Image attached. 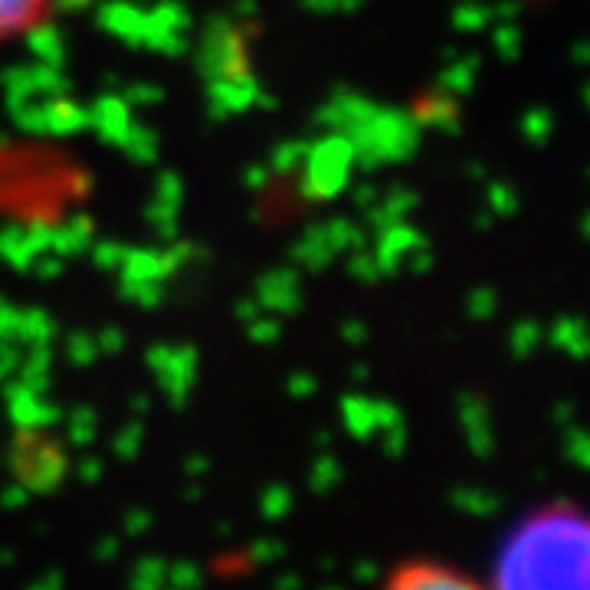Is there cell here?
I'll return each mask as SVG.
<instances>
[{
    "instance_id": "35",
    "label": "cell",
    "mask_w": 590,
    "mask_h": 590,
    "mask_svg": "<svg viewBox=\"0 0 590 590\" xmlns=\"http://www.w3.org/2000/svg\"><path fill=\"white\" fill-rule=\"evenodd\" d=\"M279 332H282L279 322L269 315H256L253 322H246V335H250V341H256V345H273Z\"/></svg>"
},
{
    "instance_id": "31",
    "label": "cell",
    "mask_w": 590,
    "mask_h": 590,
    "mask_svg": "<svg viewBox=\"0 0 590 590\" xmlns=\"http://www.w3.org/2000/svg\"><path fill=\"white\" fill-rule=\"evenodd\" d=\"M168 584L177 590H194L204 584V571H200V564H194V561L168 564Z\"/></svg>"
},
{
    "instance_id": "32",
    "label": "cell",
    "mask_w": 590,
    "mask_h": 590,
    "mask_svg": "<svg viewBox=\"0 0 590 590\" xmlns=\"http://www.w3.org/2000/svg\"><path fill=\"white\" fill-rule=\"evenodd\" d=\"M309 479H312V489H318V492L335 489L338 482H341V466H338V459H332V456H318Z\"/></svg>"
},
{
    "instance_id": "23",
    "label": "cell",
    "mask_w": 590,
    "mask_h": 590,
    "mask_svg": "<svg viewBox=\"0 0 590 590\" xmlns=\"http://www.w3.org/2000/svg\"><path fill=\"white\" fill-rule=\"evenodd\" d=\"M122 151L135 164H155L158 161V135L151 132L148 125H138L135 122L132 132H128L125 141H122Z\"/></svg>"
},
{
    "instance_id": "48",
    "label": "cell",
    "mask_w": 590,
    "mask_h": 590,
    "mask_svg": "<svg viewBox=\"0 0 590 590\" xmlns=\"http://www.w3.org/2000/svg\"><path fill=\"white\" fill-rule=\"evenodd\" d=\"M115 554H118V538H105L102 545H99V551H96V558H99V561H102V558L112 561Z\"/></svg>"
},
{
    "instance_id": "11",
    "label": "cell",
    "mask_w": 590,
    "mask_h": 590,
    "mask_svg": "<svg viewBox=\"0 0 590 590\" xmlns=\"http://www.w3.org/2000/svg\"><path fill=\"white\" fill-rule=\"evenodd\" d=\"M394 584L407 590H459V587H476L479 581L456 568H446L440 561H420V564H407L394 577Z\"/></svg>"
},
{
    "instance_id": "2",
    "label": "cell",
    "mask_w": 590,
    "mask_h": 590,
    "mask_svg": "<svg viewBox=\"0 0 590 590\" xmlns=\"http://www.w3.org/2000/svg\"><path fill=\"white\" fill-rule=\"evenodd\" d=\"M354 145V164L361 168H381L387 161H404L420 145V118L407 112H391L374 105L371 115L348 132Z\"/></svg>"
},
{
    "instance_id": "30",
    "label": "cell",
    "mask_w": 590,
    "mask_h": 590,
    "mask_svg": "<svg viewBox=\"0 0 590 590\" xmlns=\"http://www.w3.org/2000/svg\"><path fill=\"white\" fill-rule=\"evenodd\" d=\"M259 509H263L269 522H279V518H286L292 509V492L286 486H269L263 492V499H259Z\"/></svg>"
},
{
    "instance_id": "16",
    "label": "cell",
    "mask_w": 590,
    "mask_h": 590,
    "mask_svg": "<svg viewBox=\"0 0 590 590\" xmlns=\"http://www.w3.org/2000/svg\"><path fill=\"white\" fill-rule=\"evenodd\" d=\"M27 46H30L33 63L59 66V69L66 66V37H63V30L53 27V23H30Z\"/></svg>"
},
{
    "instance_id": "43",
    "label": "cell",
    "mask_w": 590,
    "mask_h": 590,
    "mask_svg": "<svg viewBox=\"0 0 590 590\" xmlns=\"http://www.w3.org/2000/svg\"><path fill=\"white\" fill-rule=\"evenodd\" d=\"M56 14H82V10L92 7V0H50Z\"/></svg>"
},
{
    "instance_id": "1",
    "label": "cell",
    "mask_w": 590,
    "mask_h": 590,
    "mask_svg": "<svg viewBox=\"0 0 590 590\" xmlns=\"http://www.w3.org/2000/svg\"><path fill=\"white\" fill-rule=\"evenodd\" d=\"M499 587H590V512L551 502L518 525L495 558Z\"/></svg>"
},
{
    "instance_id": "38",
    "label": "cell",
    "mask_w": 590,
    "mask_h": 590,
    "mask_svg": "<svg viewBox=\"0 0 590 590\" xmlns=\"http://www.w3.org/2000/svg\"><path fill=\"white\" fill-rule=\"evenodd\" d=\"M250 558L256 564H276L282 558V545L276 538H263V541H256V545L250 548Z\"/></svg>"
},
{
    "instance_id": "19",
    "label": "cell",
    "mask_w": 590,
    "mask_h": 590,
    "mask_svg": "<svg viewBox=\"0 0 590 590\" xmlns=\"http://www.w3.org/2000/svg\"><path fill=\"white\" fill-rule=\"evenodd\" d=\"M341 420H345V427H348L351 436L368 440V436L377 433V400L348 397L345 404H341Z\"/></svg>"
},
{
    "instance_id": "6",
    "label": "cell",
    "mask_w": 590,
    "mask_h": 590,
    "mask_svg": "<svg viewBox=\"0 0 590 590\" xmlns=\"http://www.w3.org/2000/svg\"><path fill=\"white\" fill-rule=\"evenodd\" d=\"M256 102H263V89H259V82L246 73V69H233V73L210 79L207 109L214 118L243 115L246 109H253Z\"/></svg>"
},
{
    "instance_id": "39",
    "label": "cell",
    "mask_w": 590,
    "mask_h": 590,
    "mask_svg": "<svg viewBox=\"0 0 590 590\" xmlns=\"http://www.w3.org/2000/svg\"><path fill=\"white\" fill-rule=\"evenodd\" d=\"M27 502H30V489L23 486V482H14V486H7L4 492H0V505H4L7 512H17Z\"/></svg>"
},
{
    "instance_id": "9",
    "label": "cell",
    "mask_w": 590,
    "mask_h": 590,
    "mask_svg": "<svg viewBox=\"0 0 590 590\" xmlns=\"http://www.w3.org/2000/svg\"><path fill=\"white\" fill-rule=\"evenodd\" d=\"M99 27L109 33V37L122 40L128 46H145L148 10L132 4V0H109L105 7H99Z\"/></svg>"
},
{
    "instance_id": "47",
    "label": "cell",
    "mask_w": 590,
    "mask_h": 590,
    "mask_svg": "<svg viewBox=\"0 0 590 590\" xmlns=\"http://www.w3.org/2000/svg\"><path fill=\"white\" fill-rule=\"evenodd\" d=\"M269 177H273V171H269V168H259V164H256V168L246 171V184H250V187H266Z\"/></svg>"
},
{
    "instance_id": "21",
    "label": "cell",
    "mask_w": 590,
    "mask_h": 590,
    "mask_svg": "<svg viewBox=\"0 0 590 590\" xmlns=\"http://www.w3.org/2000/svg\"><path fill=\"white\" fill-rule=\"evenodd\" d=\"M46 0H0V33L27 30Z\"/></svg>"
},
{
    "instance_id": "34",
    "label": "cell",
    "mask_w": 590,
    "mask_h": 590,
    "mask_svg": "<svg viewBox=\"0 0 590 590\" xmlns=\"http://www.w3.org/2000/svg\"><path fill=\"white\" fill-rule=\"evenodd\" d=\"M348 273L361 282H371L381 276V269H377V259L374 253H368V246H358V250L348 253Z\"/></svg>"
},
{
    "instance_id": "3",
    "label": "cell",
    "mask_w": 590,
    "mask_h": 590,
    "mask_svg": "<svg viewBox=\"0 0 590 590\" xmlns=\"http://www.w3.org/2000/svg\"><path fill=\"white\" fill-rule=\"evenodd\" d=\"M354 171V145L348 135L328 132L322 141H312L299 168V184L305 197L328 200L341 194Z\"/></svg>"
},
{
    "instance_id": "42",
    "label": "cell",
    "mask_w": 590,
    "mask_h": 590,
    "mask_svg": "<svg viewBox=\"0 0 590 590\" xmlns=\"http://www.w3.org/2000/svg\"><path fill=\"white\" fill-rule=\"evenodd\" d=\"M102 472H105V463L99 456H89V459H82L79 463V476H82L86 486H96V482L102 479Z\"/></svg>"
},
{
    "instance_id": "25",
    "label": "cell",
    "mask_w": 590,
    "mask_h": 590,
    "mask_svg": "<svg viewBox=\"0 0 590 590\" xmlns=\"http://www.w3.org/2000/svg\"><path fill=\"white\" fill-rule=\"evenodd\" d=\"M305 151H309L305 141H282V145L273 151V158H269L266 168L273 174H299L302 161H305Z\"/></svg>"
},
{
    "instance_id": "41",
    "label": "cell",
    "mask_w": 590,
    "mask_h": 590,
    "mask_svg": "<svg viewBox=\"0 0 590 590\" xmlns=\"http://www.w3.org/2000/svg\"><path fill=\"white\" fill-rule=\"evenodd\" d=\"M286 387H289L292 397H312L318 391V381L312 374H292Z\"/></svg>"
},
{
    "instance_id": "37",
    "label": "cell",
    "mask_w": 590,
    "mask_h": 590,
    "mask_svg": "<svg viewBox=\"0 0 590 590\" xmlns=\"http://www.w3.org/2000/svg\"><path fill=\"white\" fill-rule=\"evenodd\" d=\"M302 4L312 14H354L364 0H302Z\"/></svg>"
},
{
    "instance_id": "20",
    "label": "cell",
    "mask_w": 590,
    "mask_h": 590,
    "mask_svg": "<svg viewBox=\"0 0 590 590\" xmlns=\"http://www.w3.org/2000/svg\"><path fill=\"white\" fill-rule=\"evenodd\" d=\"M56 322L43 309H27L17 315V345H53Z\"/></svg>"
},
{
    "instance_id": "17",
    "label": "cell",
    "mask_w": 590,
    "mask_h": 590,
    "mask_svg": "<svg viewBox=\"0 0 590 590\" xmlns=\"http://www.w3.org/2000/svg\"><path fill=\"white\" fill-rule=\"evenodd\" d=\"M292 256H295V263L305 266V269H325L332 259L338 256L335 253V246L332 240H328V230H325V223L322 227H312V230H305L299 236V243L292 246Z\"/></svg>"
},
{
    "instance_id": "44",
    "label": "cell",
    "mask_w": 590,
    "mask_h": 590,
    "mask_svg": "<svg viewBox=\"0 0 590 590\" xmlns=\"http://www.w3.org/2000/svg\"><path fill=\"white\" fill-rule=\"evenodd\" d=\"M236 315H240L246 325V322H253L256 315H263V305H259V299H243V302H236Z\"/></svg>"
},
{
    "instance_id": "22",
    "label": "cell",
    "mask_w": 590,
    "mask_h": 590,
    "mask_svg": "<svg viewBox=\"0 0 590 590\" xmlns=\"http://www.w3.org/2000/svg\"><path fill=\"white\" fill-rule=\"evenodd\" d=\"M118 292L125 302H135L138 309H155L164 299V286L158 279H125L118 276Z\"/></svg>"
},
{
    "instance_id": "10",
    "label": "cell",
    "mask_w": 590,
    "mask_h": 590,
    "mask_svg": "<svg viewBox=\"0 0 590 590\" xmlns=\"http://www.w3.org/2000/svg\"><path fill=\"white\" fill-rule=\"evenodd\" d=\"M89 128H96V135L112 148H122L125 135L132 132L135 118H132V105L122 96H102L89 105Z\"/></svg>"
},
{
    "instance_id": "13",
    "label": "cell",
    "mask_w": 590,
    "mask_h": 590,
    "mask_svg": "<svg viewBox=\"0 0 590 590\" xmlns=\"http://www.w3.org/2000/svg\"><path fill=\"white\" fill-rule=\"evenodd\" d=\"M417 246H420V236L413 233L404 220L381 227V236H377V250H374V259H377V269H381V276L397 273L400 263H404V256H413V250H417Z\"/></svg>"
},
{
    "instance_id": "33",
    "label": "cell",
    "mask_w": 590,
    "mask_h": 590,
    "mask_svg": "<svg viewBox=\"0 0 590 590\" xmlns=\"http://www.w3.org/2000/svg\"><path fill=\"white\" fill-rule=\"evenodd\" d=\"M89 253H92V259H96L99 269H112V273H118V269H122V263H125V256H128V246L115 243V240H109V243H92Z\"/></svg>"
},
{
    "instance_id": "29",
    "label": "cell",
    "mask_w": 590,
    "mask_h": 590,
    "mask_svg": "<svg viewBox=\"0 0 590 590\" xmlns=\"http://www.w3.org/2000/svg\"><path fill=\"white\" fill-rule=\"evenodd\" d=\"M141 440H145V430H141V423H128V427H122V430L115 433L112 453L122 459V463H132V459L138 456V450H141Z\"/></svg>"
},
{
    "instance_id": "26",
    "label": "cell",
    "mask_w": 590,
    "mask_h": 590,
    "mask_svg": "<svg viewBox=\"0 0 590 590\" xmlns=\"http://www.w3.org/2000/svg\"><path fill=\"white\" fill-rule=\"evenodd\" d=\"M128 581H132V587H138V590H158L161 584H168V564H164L161 558H145L135 564V571Z\"/></svg>"
},
{
    "instance_id": "36",
    "label": "cell",
    "mask_w": 590,
    "mask_h": 590,
    "mask_svg": "<svg viewBox=\"0 0 590 590\" xmlns=\"http://www.w3.org/2000/svg\"><path fill=\"white\" fill-rule=\"evenodd\" d=\"M128 105H155L164 99V89L161 86H151V82H135V86H128L125 89V96H122Z\"/></svg>"
},
{
    "instance_id": "7",
    "label": "cell",
    "mask_w": 590,
    "mask_h": 590,
    "mask_svg": "<svg viewBox=\"0 0 590 590\" xmlns=\"http://www.w3.org/2000/svg\"><path fill=\"white\" fill-rule=\"evenodd\" d=\"M53 250V227L50 223H10L0 230V259L14 266L17 273H30L33 259Z\"/></svg>"
},
{
    "instance_id": "24",
    "label": "cell",
    "mask_w": 590,
    "mask_h": 590,
    "mask_svg": "<svg viewBox=\"0 0 590 590\" xmlns=\"http://www.w3.org/2000/svg\"><path fill=\"white\" fill-rule=\"evenodd\" d=\"M99 433V420L89 407H79L66 417V440L73 446H89Z\"/></svg>"
},
{
    "instance_id": "46",
    "label": "cell",
    "mask_w": 590,
    "mask_h": 590,
    "mask_svg": "<svg viewBox=\"0 0 590 590\" xmlns=\"http://www.w3.org/2000/svg\"><path fill=\"white\" fill-rule=\"evenodd\" d=\"M148 525H151V515L148 512H132L125 518V528L132 531V535H141V531H148Z\"/></svg>"
},
{
    "instance_id": "14",
    "label": "cell",
    "mask_w": 590,
    "mask_h": 590,
    "mask_svg": "<svg viewBox=\"0 0 590 590\" xmlns=\"http://www.w3.org/2000/svg\"><path fill=\"white\" fill-rule=\"evenodd\" d=\"M259 305H263V312H276V315H286L295 312L302 302V286H299V276L292 273V269H276V273H266L259 279V292H256Z\"/></svg>"
},
{
    "instance_id": "5",
    "label": "cell",
    "mask_w": 590,
    "mask_h": 590,
    "mask_svg": "<svg viewBox=\"0 0 590 590\" xmlns=\"http://www.w3.org/2000/svg\"><path fill=\"white\" fill-rule=\"evenodd\" d=\"M197 69L210 79L243 69V40L227 17H217L207 27L204 40L197 46Z\"/></svg>"
},
{
    "instance_id": "8",
    "label": "cell",
    "mask_w": 590,
    "mask_h": 590,
    "mask_svg": "<svg viewBox=\"0 0 590 590\" xmlns=\"http://www.w3.org/2000/svg\"><path fill=\"white\" fill-rule=\"evenodd\" d=\"M4 387H7V391H4L7 413H10V420L17 423V430L40 433V430H50L53 423L59 420L56 404H50V400H46L43 391H37V387L23 384L20 377H10Z\"/></svg>"
},
{
    "instance_id": "45",
    "label": "cell",
    "mask_w": 590,
    "mask_h": 590,
    "mask_svg": "<svg viewBox=\"0 0 590 590\" xmlns=\"http://www.w3.org/2000/svg\"><path fill=\"white\" fill-rule=\"evenodd\" d=\"M341 338L351 341V345H361V341L368 338V328H364L361 322H345V328H341Z\"/></svg>"
},
{
    "instance_id": "27",
    "label": "cell",
    "mask_w": 590,
    "mask_h": 590,
    "mask_svg": "<svg viewBox=\"0 0 590 590\" xmlns=\"http://www.w3.org/2000/svg\"><path fill=\"white\" fill-rule=\"evenodd\" d=\"M151 204L181 210V204H184V181L181 177H177L174 171H161L155 177V197H151Z\"/></svg>"
},
{
    "instance_id": "12",
    "label": "cell",
    "mask_w": 590,
    "mask_h": 590,
    "mask_svg": "<svg viewBox=\"0 0 590 590\" xmlns=\"http://www.w3.org/2000/svg\"><path fill=\"white\" fill-rule=\"evenodd\" d=\"M371 109H374V102L358 96V92H338V96H332L318 109V125L328 128V132L348 135L351 128H358L364 118L371 115Z\"/></svg>"
},
{
    "instance_id": "4",
    "label": "cell",
    "mask_w": 590,
    "mask_h": 590,
    "mask_svg": "<svg viewBox=\"0 0 590 590\" xmlns=\"http://www.w3.org/2000/svg\"><path fill=\"white\" fill-rule=\"evenodd\" d=\"M148 364H151V371L158 374L161 394L168 397V404L171 407H184V400H187V394H191V387L197 381V354H194V348H171V345L151 348L148 351Z\"/></svg>"
},
{
    "instance_id": "40",
    "label": "cell",
    "mask_w": 590,
    "mask_h": 590,
    "mask_svg": "<svg viewBox=\"0 0 590 590\" xmlns=\"http://www.w3.org/2000/svg\"><path fill=\"white\" fill-rule=\"evenodd\" d=\"M96 345H99V354H118L125 345L122 328H105V332L96 335Z\"/></svg>"
},
{
    "instance_id": "18",
    "label": "cell",
    "mask_w": 590,
    "mask_h": 590,
    "mask_svg": "<svg viewBox=\"0 0 590 590\" xmlns=\"http://www.w3.org/2000/svg\"><path fill=\"white\" fill-rule=\"evenodd\" d=\"M92 246V223L89 217H73L66 223H56L53 227V250L56 256L63 259H73L79 253H89Z\"/></svg>"
},
{
    "instance_id": "28",
    "label": "cell",
    "mask_w": 590,
    "mask_h": 590,
    "mask_svg": "<svg viewBox=\"0 0 590 590\" xmlns=\"http://www.w3.org/2000/svg\"><path fill=\"white\" fill-rule=\"evenodd\" d=\"M66 358L79 364V368H89L92 361L99 358V345H96V335L89 332H73L66 338Z\"/></svg>"
},
{
    "instance_id": "15",
    "label": "cell",
    "mask_w": 590,
    "mask_h": 590,
    "mask_svg": "<svg viewBox=\"0 0 590 590\" xmlns=\"http://www.w3.org/2000/svg\"><path fill=\"white\" fill-rule=\"evenodd\" d=\"M82 128H89V112L82 109V105L69 102L66 96H50V99H43V109H40V132H37V135L66 138V135L82 132Z\"/></svg>"
}]
</instances>
